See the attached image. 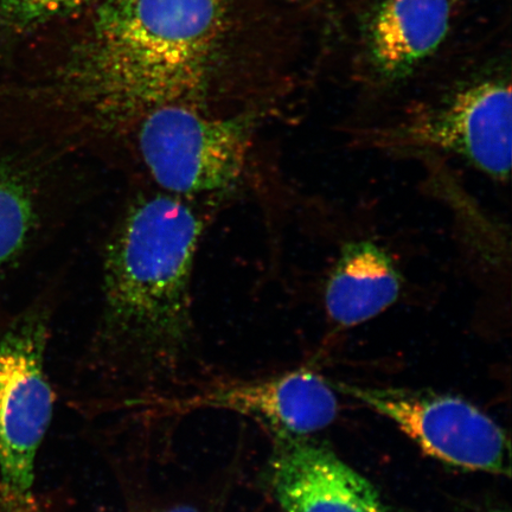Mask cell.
Here are the masks:
<instances>
[{"label": "cell", "instance_id": "obj_1", "mask_svg": "<svg viewBox=\"0 0 512 512\" xmlns=\"http://www.w3.org/2000/svg\"><path fill=\"white\" fill-rule=\"evenodd\" d=\"M224 19V0H104L57 76L51 131L82 149L123 143L158 107L217 113L211 85Z\"/></svg>", "mask_w": 512, "mask_h": 512}, {"label": "cell", "instance_id": "obj_2", "mask_svg": "<svg viewBox=\"0 0 512 512\" xmlns=\"http://www.w3.org/2000/svg\"><path fill=\"white\" fill-rule=\"evenodd\" d=\"M214 209L152 187L127 201L102 253V355L146 376L181 367L194 342L192 281Z\"/></svg>", "mask_w": 512, "mask_h": 512}, {"label": "cell", "instance_id": "obj_3", "mask_svg": "<svg viewBox=\"0 0 512 512\" xmlns=\"http://www.w3.org/2000/svg\"><path fill=\"white\" fill-rule=\"evenodd\" d=\"M271 114L268 108L217 114L158 107L134 124L123 145L153 189L220 208L259 177L256 146Z\"/></svg>", "mask_w": 512, "mask_h": 512}, {"label": "cell", "instance_id": "obj_4", "mask_svg": "<svg viewBox=\"0 0 512 512\" xmlns=\"http://www.w3.org/2000/svg\"><path fill=\"white\" fill-rule=\"evenodd\" d=\"M511 126V83L488 75L388 117L342 124L341 132L351 149L416 162L456 160L504 187L510 182Z\"/></svg>", "mask_w": 512, "mask_h": 512}, {"label": "cell", "instance_id": "obj_5", "mask_svg": "<svg viewBox=\"0 0 512 512\" xmlns=\"http://www.w3.org/2000/svg\"><path fill=\"white\" fill-rule=\"evenodd\" d=\"M51 317L42 294L0 335V512H38L36 458L54 409L44 370Z\"/></svg>", "mask_w": 512, "mask_h": 512}, {"label": "cell", "instance_id": "obj_6", "mask_svg": "<svg viewBox=\"0 0 512 512\" xmlns=\"http://www.w3.org/2000/svg\"><path fill=\"white\" fill-rule=\"evenodd\" d=\"M76 151L47 133L0 124V284L47 240Z\"/></svg>", "mask_w": 512, "mask_h": 512}, {"label": "cell", "instance_id": "obj_7", "mask_svg": "<svg viewBox=\"0 0 512 512\" xmlns=\"http://www.w3.org/2000/svg\"><path fill=\"white\" fill-rule=\"evenodd\" d=\"M344 394L392 420L428 456L448 465L510 476V441L489 415L458 396L337 383Z\"/></svg>", "mask_w": 512, "mask_h": 512}, {"label": "cell", "instance_id": "obj_8", "mask_svg": "<svg viewBox=\"0 0 512 512\" xmlns=\"http://www.w3.org/2000/svg\"><path fill=\"white\" fill-rule=\"evenodd\" d=\"M318 275L326 318L339 330L380 316L398 304L409 287L398 249L373 227L339 230Z\"/></svg>", "mask_w": 512, "mask_h": 512}, {"label": "cell", "instance_id": "obj_9", "mask_svg": "<svg viewBox=\"0 0 512 512\" xmlns=\"http://www.w3.org/2000/svg\"><path fill=\"white\" fill-rule=\"evenodd\" d=\"M158 407L172 412L223 409L254 418L275 435L298 437L324 430L338 413L330 384L306 369L265 379L217 382L183 398L159 401Z\"/></svg>", "mask_w": 512, "mask_h": 512}, {"label": "cell", "instance_id": "obj_10", "mask_svg": "<svg viewBox=\"0 0 512 512\" xmlns=\"http://www.w3.org/2000/svg\"><path fill=\"white\" fill-rule=\"evenodd\" d=\"M270 484L280 512H394L373 483L307 435H275Z\"/></svg>", "mask_w": 512, "mask_h": 512}, {"label": "cell", "instance_id": "obj_11", "mask_svg": "<svg viewBox=\"0 0 512 512\" xmlns=\"http://www.w3.org/2000/svg\"><path fill=\"white\" fill-rule=\"evenodd\" d=\"M450 0H382L369 28L373 80L382 87L411 79L445 40Z\"/></svg>", "mask_w": 512, "mask_h": 512}, {"label": "cell", "instance_id": "obj_12", "mask_svg": "<svg viewBox=\"0 0 512 512\" xmlns=\"http://www.w3.org/2000/svg\"><path fill=\"white\" fill-rule=\"evenodd\" d=\"M420 162L426 170L422 190L443 204L450 214L453 236L467 275L483 280L509 281L510 229L484 209L448 162L435 157Z\"/></svg>", "mask_w": 512, "mask_h": 512}, {"label": "cell", "instance_id": "obj_13", "mask_svg": "<svg viewBox=\"0 0 512 512\" xmlns=\"http://www.w3.org/2000/svg\"><path fill=\"white\" fill-rule=\"evenodd\" d=\"M88 0H0V27L23 31L70 14Z\"/></svg>", "mask_w": 512, "mask_h": 512}, {"label": "cell", "instance_id": "obj_14", "mask_svg": "<svg viewBox=\"0 0 512 512\" xmlns=\"http://www.w3.org/2000/svg\"><path fill=\"white\" fill-rule=\"evenodd\" d=\"M155 512H204V510L194 503L175 502L166 504L165 507L159 508Z\"/></svg>", "mask_w": 512, "mask_h": 512}, {"label": "cell", "instance_id": "obj_15", "mask_svg": "<svg viewBox=\"0 0 512 512\" xmlns=\"http://www.w3.org/2000/svg\"><path fill=\"white\" fill-rule=\"evenodd\" d=\"M480 512H509V511L497 508V509H489V510L480 511Z\"/></svg>", "mask_w": 512, "mask_h": 512}]
</instances>
